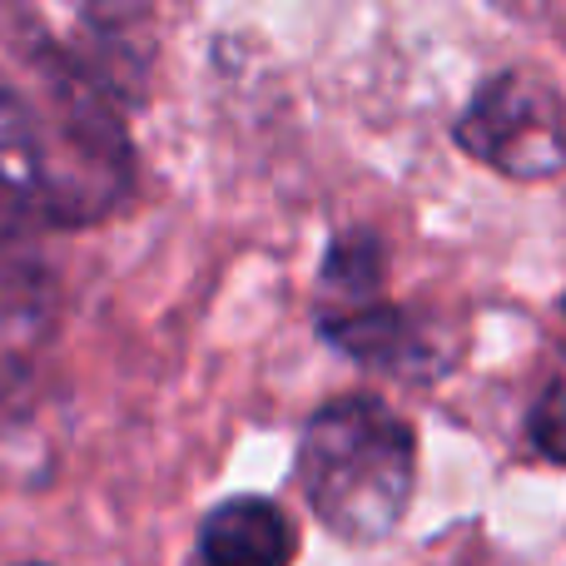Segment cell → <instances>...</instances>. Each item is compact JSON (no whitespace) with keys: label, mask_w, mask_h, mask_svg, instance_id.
Segmentation results:
<instances>
[{"label":"cell","mask_w":566,"mask_h":566,"mask_svg":"<svg viewBox=\"0 0 566 566\" xmlns=\"http://www.w3.org/2000/svg\"><path fill=\"white\" fill-rule=\"evenodd\" d=\"M298 532L274 497H224L199 522V566H293Z\"/></svg>","instance_id":"cell-4"},{"label":"cell","mask_w":566,"mask_h":566,"mask_svg":"<svg viewBox=\"0 0 566 566\" xmlns=\"http://www.w3.org/2000/svg\"><path fill=\"white\" fill-rule=\"evenodd\" d=\"M45 209V149L35 119L0 85V249L15 244Z\"/></svg>","instance_id":"cell-5"},{"label":"cell","mask_w":566,"mask_h":566,"mask_svg":"<svg viewBox=\"0 0 566 566\" xmlns=\"http://www.w3.org/2000/svg\"><path fill=\"white\" fill-rule=\"evenodd\" d=\"M298 488L338 542L373 547L392 537L418 488V438L392 402L373 392L328 398L298 438Z\"/></svg>","instance_id":"cell-1"},{"label":"cell","mask_w":566,"mask_h":566,"mask_svg":"<svg viewBox=\"0 0 566 566\" xmlns=\"http://www.w3.org/2000/svg\"><path fill=\"white\" fill-rule=\"evenodd\" d=\"M20 566H45V562H20Z\"/></svg>","instance_id":"cell-7"},{"label":"cell","mask_w":566,"mask_h":566,"mask_svg":"<svg viewBox=\"0 0 566 566\" xmlns=\"http://www.w3.org/2000/svg\"><path fill=\"white\" fill-rule=\"evenodd\" d=\"M318 333L338 353H348L353 363L392 373V378H428V373L442 368L438 343L428 338V328L382 298L348 303V308H323Z\"/></svg>","instance_id":"cell-3"},{"label":"cell","mask_w":566,"mask_h":566,"mask_svg":"<svg viewBox=\"0 0 566 566\" xmlns=\"http://www.w3.org/2000/svg\"><path fill=\"white\" fill-rule=\"evenodd\" d=\"M462 155L507 179H552L566 169V109L547 75L497 70L488 75L452 125Z\"/></svg>","instance_id":"cell-2"},{"label":"cell","mask_w":566,"mask_h":566,"mask_svg":"<svg viewBox=\"0 0 566 566\" xmlns=\"http://www.w3.org/2000/svg\"><path fill=\"white\" fill-rule=\"evenodd\" d=\"M527 442L547 462L566 468V363L542 382V392L527 408Z\"/></svg>","instance_id":"cell-6"}]
</instances>
